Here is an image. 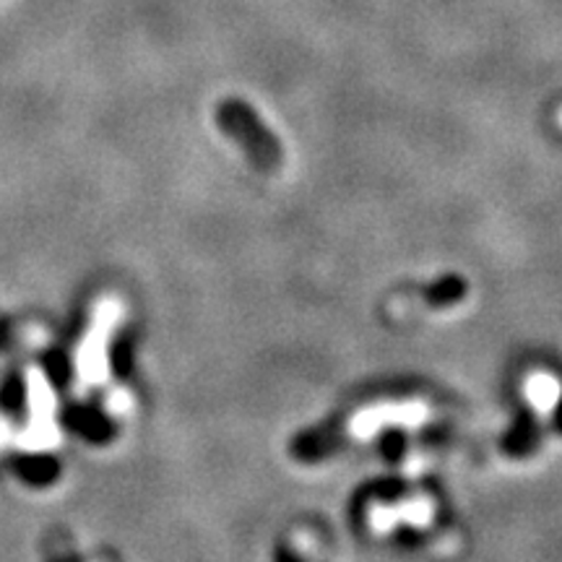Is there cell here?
Listing matches in <instances>:
<instances>
[{
    "label": "cell",
    "instance_id": "1",
    "mask_svg": "<svg viewBox=\"0 0 562 562\" xmlns=\"http://www.w3.org/2000/svg\"><path fill=\"white\" fill-rule=\"evenodd\" d=\"M214 117L220 131L232 144H237V149L245 154V159L256 170L271 175L284 165V149H281L279 136L263 123V117L248 102L237 100V97L222 100Z\"/></svg>",
    "mask_w": 562,
    "mask_h": 562
}]
</instances>
